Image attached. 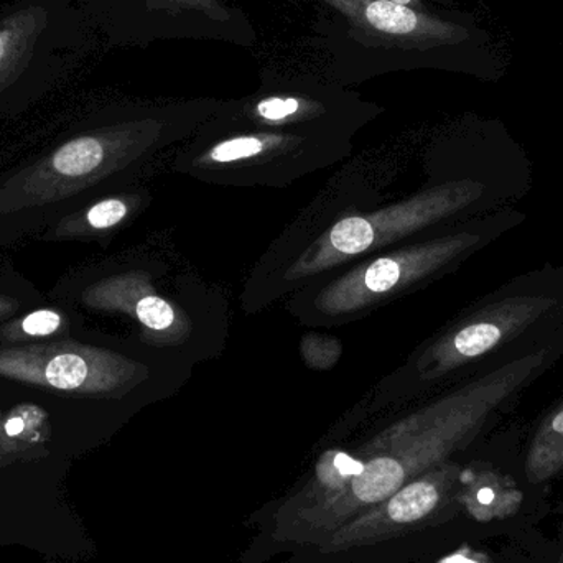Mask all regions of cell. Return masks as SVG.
<instances>
[{
    "label": "cell",
    "mask_w": 563,
    "mask_h": 563,
    "mask_svg": "<svg viewBox=\"0 0 563 563\" xmlns=\"http://www.w3.org/2000/svg\"><path fill=\"white\" fill-rule=\"evenodd\" d=\"M549 361L536 351L404 417L356 453L328 452L313 478L274 516L273 539L320 544L350 519L465 449Z\"/></svg>",
    "instance_id": "6da1fadb"
},
{
    "label": "cell",
    "mask_w": 563,
    "mask_h": 563,
    "mask_svg": "<svg viewBox=\"0 0 563 563\" xmlns=\"http://www.w3.org/2000/svg\"><path fill=\"white\" fill-rule=\"evenodd\" d=\"M185 106L101 118L0 172V246H12L88 205L86 197L137 164Z\"/></svg>",
    "instance_id": "7a4b0ae2"
},
{
    "label": "cell",
    "mask_w": 563,
    "mask_h": 563,
    "mask_svg": "<svg viewBox=\"0 0 563 563\" xmlns=\"http://www.w3.org/2000/svg\"><path fill=\"white\" fill-rule=\"evenodd\" d=\"M318 2L327 12L314 23L311 42L323 53L328 78L341 86L410 68L429 53L470 36L460 23L393 0Z\"/></svg>",
    "instance_id": "3957f363"
},
{
    "label": "cell",
    "mask_w": 563,
    "mask_h": 563,
    "mask_svg": "<svg viewBox=\"0 0 563 563\" xmlns=\"http://www.w3.org/2000/svg\"><path fill=\"white\" fill-rule=\"evenodd\" d=\"M483 194L485 187L478 181H449L374 213L343 218L291 264L285 280L295 282L324 273L353 257L419 233L465 210Z\"/></svg>",
    "instance_id": "277c9868"
},
{
    "label": "cell",
    "mask_w": 563,
    "mask_h": 563,
    "mask_svg": "<svg viewBox=\"0 0 563 563\" xmlns=\"http://www.w3.org/2000/svg\"><path fill=\"white\" fill-rule=\"evenodd\" d=\"M0 377L71 396L119 399L144 383L148 369L115 351L63 338L0 344Z\"/></svg>",
    "instance_id": "5b68a950"
},
{
    "label": "cell",
    "mask_w": 563,
    "mask_h": 563,
    "mask_svg": "<svg viewBox=\"0 0 563 563\" xmlns=\"http://www.w3.org/2000/svg\"><path fill=\"white\" fill-rule=\"evenodd\" d=\"M109 38L122 45L158 40H210L256 45L257 32L230 0H86Z\"/></svg>",
    "instance_id": "8992f818"
},
{
    "label": "cell",
    "mask_w": 563,
    "mask_h": 563,
    "mask_svg": "<svg viewBox=\"0 0 563 563\" xmlns=\"http://www.w3.org/2000/svg\"><path fill=\"white\" fill-rule=\"evenodd\" d=\"M483 243L485 233L462 231L376 257L327 285L314 305L330 317L366 310L417 282L429 279Z\"/></svg>",
    "instance_id": "52a82bcc"
},
{
    "label": "cell",
    "mask_w": 563,
    "mask_h": 563,
    "mask_svg": "<svg viewBox=\"0 0 563 563\" xmlns=\"http://www.w3.org/2000/svg\"><path fill=\"white\" fill-rule=\"evenodd\" d=\"M554 295L522 294L496 300L433 341L419 360L423 379L446 376L505 346L558 308Z\"/></svg>",
    "instance_id": "ba28073f"
},
{
    "label": "cell",
    "mask_w": 563,
    "mask_h": 563,
    "mask_svg": "<svg viewBox=\"0 0 563 563\" xmlns=\"http://www.w3.org/2000/svg\"><path fill=\"white\" fill-rule=\"evenodd\" d=\"M55 297L91 311L122 313L141 327L148 340L177 344L187 340L190 323L167 298L155 291L144 271H118L102 276L69 274L55 288Z\"/></svg>",
    "instance_id": "9c48e42d"
},
{
    "label": "cell",
    "mask_w": 563,
    "mask_h": 563,
    "mask_svg": "<svg viewBox=\"0 0 563 563\" xmlns=\"http://www.w3.org/2000/svg\"><path fill=\"white\" fill-rule=\"evenodd\" d=\"M459 468L442 463L397 489L379 505L350 519L318 544L323 554H340L357 548L389 541L412 531L440 511L455 486Z\"/></svg>",
    "instance_id": "30bf717a"
},
{
    "label": "cell",
    "mask_w": 563,
    "mask_h": 563,
    "mask_svg": "<svg viewBox=\"0 0 563 563\" xmlns=\"http://www.w3.org/2000/svg\"><path fill=\"white\" fill-rule=\"evenodd\" d=\"M142 198L135 194L109 195L89 201L68 217L49 224L36 236L42 243H69L95 240L118 230L141 207Z\"/></svg>",
    "instance_id": "8fae6325"
},
{
    "label": "cell",
    "mask_w": 563,
    "mask_h": 563,
    "mask_svg": "<svg viewBox=\"0 0 563 563\" xmlns=\"http://www.w3.org/2000/svg\"><path fill=\"white\" fill-rule=\"evenodd\" d=\"M563 472V404L549 413L532 437L526 459L529 482H549Z\"/></svg>",
    "instance_id": "7c38bea8"
},
{
    "label": "cell",
    "mask_w": 563,
    "mask_h": 563,
    "mask_svg": "<svg viewBox=\"0 0 563 563\" xmlns=\"http://www.w3.org/2000/svg\"><path fill=\"white\" fill-rule=\"evenodd\" d=\"M68 330L69 321L65 311L40 307L0 324V344L63 340Z\"/></svg>",
    "instance_id": "4fadbf2b"
},
{
    "label": "cell",
    "mask_w": 563,
    "mask_h": 563,
    "mask_svg": "<svg viewBox=\"0 0 563 563\" xmlns=\"http://www.w3.org/2000/svg\"><path fill=\"white\" fill-rule=\"evenodd\" d=\"M45 305L33 282L10 266L0 264V324Z\"/></svg>",
    "instance_id": "5bb4252c"
},
{
    "label": "cell",
    "mask_w": 563,
    "mask_h": 563,
    "mask_svg": "<svg viewBox=\"0 0 563 563\" xmlns=\"http://www.w3.org/2000/svg\"><path fill=\"white\" fill-rule=\"evenodd\" d=\"M7 413H0V459L3 456L26 455L38 449L36 443L23 442V440L13 439L7 430Z\"/></svg>",
    "instance_id": "9a60e30c"
},
{
    "label": "cell",
    "mask_w": 563,
    "mask_h": 563,
    "mask_svg": "<svg viewBox=\"0 0 563 563\" xmlns=\"http://www.w3.org/2000/svg\"><path fill=\"white\" fill-rule=\"evenodd\" d=\"M393 2L410 7V9L420 10V12H429L426 7V0H393Z\"/></svg>",
    "instance_id": "2e32d148"
},
{
    "label": "cell",
    "mask_w": 563,
    "mask_h": 563,
    "mask_svg": "<svg viewBox=\"0 0 563 563\" xmlns=\"http://www.w3.org/2000/svg\"><path fill=\"white\" fill-rule=\"evenodd\" d=\"M559 563H563V554H562L561 561H559Z\"/></svg>",
    "instance_id": "e0dca14e"
}]
</instances>
